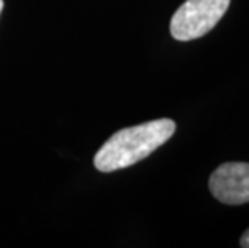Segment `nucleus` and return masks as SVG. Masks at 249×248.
Returning a JSON list of instances; mask_svg holds the SVG:
<instances>
[{
  "mask_svg": "<svg viewBox=\"0 0 249 248\" xmlns=\"http://www.w3.org/2000/svg\"><path fill=\"white\" fill-rule=\"evenodd\" d=\"M176 133V123L169 118L148 121L118 131L95 155V168L102 172L124 170L150 156Z\"/></svg>",
  "mask_w": 249,
  "mask_h": 248,
  "instance_id": "f257e3e1",
  "label": "nucleus"
},
{
  "mask_svg": "<svg viewBox=\"0 0 249 248\" xmlns=\"http://www.w3.org/2000/svg\"><path fill=\"white\" fill-rule=\"evenodd\" d=\"M230 7V0H187L171 19V34L177 40L203 38L215 28Z\"/></svg>",
  "mask_w": 249,
  "mask_h": 248,
  "instance_id": "f03ea898",
  "label": "nucleus"
},
{
  "mask_svg": "<svg viewBox=\"0 0 249 248\" xmlns=\"http://www.w3.org/2000/svg\"><path fill=\"white\" fill-rule=\"evenodd\" d=\"M209 191L225 205L249 203V163H224L211 174Z\"/></svg>",
  "mask_w": 249,
  "mask_h": 248,
  "instance_id": "7ed1b4c3",
  "label": "nucleus"
},
{
  "mask_svg": "<svg viewBox=\"0 0 249 248\" xmlns=\"http://www.w3.org/2000/svg\"><path fill=\"white\" fill-rule=\"evenodd\" d=\"M240 245H241L243 248H249V229H246V232H245V234L241 235Z\"/></svg>",
  "mask_w": 249,
  "mask_h": 248,
  "instance_id": "20e7f679",
  "label": "nucleus"
},
{
  "mask_svg": "<svg viewBox=\"0 0 249 248\" xmlns=\"http://www.w3.org/2000/svg\"><path fill=\"white\" fill-rule=\"evenodd\" d=\"M2 8H3V0H0V13H2Z\"/></svg>",
  "mask_w": 249,
  "mask_h": 248,
  "instance_id": "39448f33",
  "label": "nucleus"
}]
</instances>
